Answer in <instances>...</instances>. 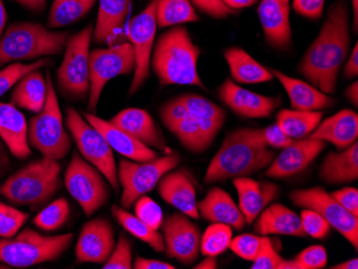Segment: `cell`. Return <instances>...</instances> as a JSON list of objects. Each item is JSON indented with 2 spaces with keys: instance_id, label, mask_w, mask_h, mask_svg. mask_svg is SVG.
Returning a JSON list of instances; mask_svg holds the SVG:
<instances>
[{
  "instance_id": "cell-1",
  "label": "cell",
  "mask_w": 358,
  "mask_h": 269,
  "mask_svg": "<svg viewBox=\"0 0 358 269\" xmlns=\"http://www.w3.org/2000/svg\"><path fill=\"white\" fill-rule=\"evenodd\" d=\"M350 15L345 0H338L327 10L319 35L299 65V72L321 92H335L338 75L350 51Z\"/></svg>"
},
{
  "instance_id": "cell-56",
  "label": "cell",
  "mask_w": 358,
  "mask_h": 269,
  "mask_svg": "<svg viewBox=\"0 0 358 269\" xmlns=\"http://www.w3.org/2000/svg\"><path fill=\"white\" fill-rule=\"evenodd\" d=\"M10 168V158L8 154L7 146L3 145V142H0V180L3 178L7 170Z\"/></svg>"
},
{
  "instance_id": "cell-40",
  "label": "cell",
  "mask_w": 358,
  "mask_h": 269,
  "mask_svg": "<svg viewBox=\"0 0 358 269\" xmlns=\"http://www.w3.org/2000/svg\"><path fill=\"white\" fill-rule=\"evenodd\" d=\"M52 61L53 60L50 58H42V59L29 62V64L14 62L6 67L5 69L0 70V98L3 97V94L9 92L12 87H14L16 83L26 74L48 67L53 64Z\"/></svg>"
},
{
  "instance_id": "cell-33",
  "label": "cell",
  "mask_w": 358,
  "mask_h": 269,
  "mask_svg": "<svg viewBox=\"0 0 358 269\" xmlns=\"http://www.w3.org/2000/svg\"><path fill=\"white\" fill-rule=\"evenodd\" d=\"M48 84L39 70L30 72L20 80L12 92V103L17 108L40 113L46 101Z\"/></svg>"
},
{
  "instance_id": "cell-20",
  "label": "cell",
  "mask_w": 358,
  "mask_h": 269,
  "mask_svg": "<svg viewBox=\"0 0 358 269\" xmlns=\"http://www.w3.org/2000/svg\"><path fill=\"white\" fill-rule=\"evenodd\" d=\"M289 0H261L257 14L267 43L275 50H287L292 44Z\"/></svg>"
},
{
  "instance_id": "cell-23",
  "label": "cell",
  "mask_w": 358,
  "mask_h": 269,
  "mask_svg": "<svg viewBox=\"0 0 358 269\" xmlns=\"http://www.w3.org/2000/svg\"><path fill=\"white\" fill-rule=\"evenodd\" d=\"M83 117L96 130H99L108 140L112 150H116L122 156L138 162L150 161L156 159L158 156L152 148L141 143L130 134L110 124L108 120L102 119L94 114L86 113V112L83 113Z\"/></svg>"
},
{
  "instance_id": "cell-60",
  "label": "cell",
  "mask_w": 358,
  "mask_h": 269,
  "mask_svg": "<svg viewBox=\"0 0 358 269\" xmlns=\"http://www.w3.org/2000/svg\"><path fill=\"white\" fill-rule=\"evenodd\" d=\"M7 10H6L3 0H0V37L3 36V31H5L6 25H7Z\"/></svg>"
},
{
  "instance_id": "cell-30",
  "label": "cell",
  "mask_w": 358,
  "mask_h": 269,
  "mask_svg": "<svg viewBox=\"0 0 358 269\" xmlns=\"http://www.w3.org/2000/svg\"><path fill=\"white\" fill-rule=\"evenodd\" d=\"M320 177L331 184H345L357 180V142L341 152H329L322 162Z\"/></svg>"
},
{
  "instance_id": "cell-21",
  "label": "cell",
  "mask_w": 358,
  "mask_h": 269,
  "mask_svg": "<svg viewBox=\"0 0 358 269\" xmlns=\"http://www.w3.org/2000/svg\"><path fill=\"white\" fill-rule=\"evenodd\" d=\"M233 184L238 194L239 210L249 224L255 222L279 194V187L273 182H257L249 177L234 178Z\"/></svg>"
},
{
  "instance_id": "cell-44",
  "label": "cell",
  "mask_w": 358,
  "mask_h": 269,
  "mask_svg": "<svg viewBox=\"0 0 358 269\" xmlns=\"http://www.w3.org/2000/svg\"><path fill=\"white\" fill-rule=\"evenodd\" d=\"M136 216L144 221L145 224L152 226V228L158 230L164 222V212L161 210L160 206L148 196H141L136 200Z\"/></svg>"
},
{
  "instance_id": "cell-57",
  "label": "cell",
  "mask_w": 358,
  "mask_h": 269,
  "mask_svg": "<svg viewBox=\"0 0 358 269\" xmlns=\"http://www.w3.org/2000/svg\"><path fill=\"white\" fill-rule=\"evenodd\" d=\"M259 0H222V3L227 8L237 11V10L245 9V8L252 7Z\"/></svg>"
},
{
  "instance_id": "cell-16",
  "label": "cell",
  "mask_w": 358,
  "mask_h": 269,
  "mask_svg": "<svg viewBox=\"0 0 358 269\" xmlns=\"http://www.w3.org/2000/svg\"><path fill=\"white\" fill-rule=\"evenodd\" d=\"M166 256L184 265H191L199 258L201 248L200 228L182 212H175L162 222Z\"/></svg>"
},
{
  "instance_id": "cell-28",
  "label": "cell",
  "mask_w": 358,
  "mask_h": 269,
  "mask_svg": "<svg viewBox=\"0 0 358 269\" xmlns=\"http://www.w3.org/2000/svg\"><path fill=\"white\" fill-rule=\"evenodd\" d=\"M289 96L292 110H321L331 108L336 100L307 82L291 78L279 70L269 69Z\"/></svg>"
},
{
  "instance_id": "cell-38",
  "label": "cell",
  "mask_w": 358,
  "mask_h": 269,
  "mask_svg": "<svg viewBox=\"0 0 358 269\" xmlns=\"http://www.w3.org/2000/svg\"><path fill=\"white\" fill-rule=\"evenodd\" d=\"M232 228L222 224H213L201 238L200 251L204 256H218L230 248Z\"/></svg>"
},
{
  "instance_id": "cell-47",
  "label": "cell",
  "mask_w": 358,
  "mask_h": 269,
  "mask_svg": "<svg viewBox=\"0 0 358 269\" xmlns=\"http://www.w3.org/2000/svg\"><path fill=\"white\" fill-rule=\"evenodd\" d=\"M301 226L306 235L322 240L329 235L331 226L321 215L313 210H303L301 214Z\"/></svg>"
},
{
  "instance_id": "cell-13",
  "label": "cell",
  "mask_w": 358,
  "mask_h": 269,
  "mask_svg": "<svg viewBox=\"0 0 358 269\" xmlns=\"http://www.w3.org/2000/svg\"><path fill=\"white\" fill-rule=\"evenodd\" d=\"M136 69L131 43H122L108 49H96L90 54V90L88 110L96 113L102 90L116 76L128 75Z\"/></svg>"
},
{
  "instance_id": "cell-25",
  "label": "cell",
  "mask_w": 358,
  "mask_h": 269,
  "mask_svg": "<svg viewBox=\"0 0 358 269\" xmlns=\"http://www.w3.org/2000/svg\"><path fill=\"white\" fill-rule=\"evenodd\" d=\"M110 122L150 148L166 150L164 138L148 110L127 108L114 116Z\"/></svg>"
},
{
  "instance_id": "cell-41",
  "label": "cell",
  "mask_w": 358,
  "mask_h": 269,
  "mask_svg": "<svg viewBox=\"0 0 358 269\" xmlns=\"http://www.w3.org/2000/svg\"><path fill=\"white\" fill-rule=\"evenodd\" d=\"M178 99L193 115L205 119L225 122V112L223 108L200 94H187L178 97Z\"/></svg>"
},
{
  "instance_id": "cell-50",
  "label": "cell",
  "mask_w": 358,
  "mask_h": 269,
  "mask_svg": "<svg viewBox=\"0 0 358 269\" xmlns=\"http://www.w3.org/2000/svg\"><path fill=\"white\" fill-rule=\"evenodd\" d=\"M192 6L198 8L201 12L207 14L213 19H227L231 14H234V10L227 8L222 0H190Z\"/></svg>"
},
{
  "instance_id": "cell-51",
  "label": "cell",
  "mask_w": 358,
  "mask_h": 269,
  "mask_svg": "<svg viewBox=\"0 0 358 269\" xmlns=\"http://www.w3.org/2000/svg\"><path fill=\"white\" fill-rule=\"evenodd\" d=\"M325 0H293L292 7L301 17L319 20L323 15Z\"/></svg>"
},
{
  "instance_id": "cell-34",
  "label": "cell",
  "mask_w": 358,
  "mask_h": 269,
  "mask_svg": "<svg viewBox=\"0 0 358 269\" xmlns=\"http://www.w3.org/2000/svg\"><path fill=\"white\" fill-rule=\"evenodd\" d=\"M322 118L321 110H281L275 116V124L292 140H303L315 131Z\"/></svg>"
},
{
  "instance_id": "cell-3",
  "label": "cell",
  "mask_w": 358,
  "mask_h": 269,
  "mask_svg": "<svg viewBox=\"0 0 358 269\" xmlns=\"http://www.w3.org/2000/svg\"><path fill=\"white\" fill-rule=\"evenodd\" d=\"M275 154L266 146L249 138L247 128L227 134L216 156L211 159L205 182H222L230 178L248 177L269 166Z\"/></svg>"
},
{
  "instance_id": "cell-5",
  "label": "cell",
  "mask_w": 358,
  "mask_h": 269,
  "mask_svg": "<svg viewBox=\"0 0 358 269\" xmlns=\"http://www.w3.org/2000/svg\"><path fill=\"white\" fill-rule=\"evenodd\" d=\"M68 33H54L38 23H15L0 37V67L13 61L59 55L64 51Z\"/></svg>"
},
{
  "instance_id": "cell-43",
  "label": "cell",
  "mask_w": 358,
  "mask_h": 269,
  "mask_svg": "<svg viewBox=\"0 0 358 269\" xmlns=\"http://www.w3.org/2000/svg\"><path fill=\"white\" fill-rule=\"evenodd\" d=\"M263 236L253 234H241L232 238L230 248L239 258L253 262L262 246Z\"/></svg>"
},
{
  "instance_id": "cell-59",
  "label": "cell",
  "mask_w": 358,
  "mask_h": 269,
  "mask_svg": "<svg viewBox=\"0 0 358 269\" xmlns=\"http://www.w3.org/2000/svg\"><path fill=\"white\" fill-rule=\"evenodd\" d=\"M195 269H216V256H206L200 264L194 267Z\"/></svg>"
},
{
  "instance_id": "cell-27",
  "label": "cell",
  "mask_w": 358,
  "mask_h": 269,
  "mask_svg": "<svg viewBox=\"0 0 358 269\" xmlns=\"http://www.w3.org/2000/svg\"><path fill=\"white\" fill-rule=\"evenodd\" d=\"M308 138L329 142L338 150H347L357 142V113L352 110H340L331 117L320 122L315 131Z\"/></svg>"
},
{
  "instance_id": "cell-42",
  "label": "cell",
  "mask_w": 358,
  "mask_h": 269,
  "mask_svg": "<svg viewBox=\"0 0 358 269\" xmlns=\"http://www.w3.org/2000/svg\"><path fill=\"white\" fill-rule=\"evenodd\" d=\"M29 215L0 202V237L11 238L26 224Z\"/></svg>"
},
{
  "instance_id": "cell-37",
  "label": "cell",
  "mask_w": 358,
  "mask_h": 269,
  "mask_svg": "<svg viewBox=\"0 0 358 269\" xmlns=\"http://www.w3.org/2000/svg\"><path fill=\"white\" fill-rule=\"evenodd\" d=\"M96 0H54L48 14V27L59 28L83 19Z\"/></svg>"
},
{
  "instance_id": "cell-8",
  "label": "cell",
  "mask_w": 358,
  "mask_h": 269,
  "mask_svg": "<svg viewBox=\"0 0 358 269\" xmlns=\"http://www.w3.org/2000/svg\"><path fill=\"white\" fill-rule=\"evenodd\" d=\"M66 126L83 159L102 173L114 191H120L115 158L112 147L101 132L92 126L73 108H67Z\"/></svg>"
},
{
  "instance_id": "cell-45",
  "label": "cell",
  "mask_w": 358,
  "mask_h": 269,
  "mask_svg": "<svg viewBox=\"0 0 358 269\" xmlns=\"http://www.w3.org/2000/svg\"><path fill=\"white\" fill-rule=\"evenodd\" d=\"M294 263L296 269H321L327 266V249L320 245L308 247L295 256Z\"/></svg>"
},
{
  "instance_id": "cell-31",
  "label": "cell",
  "mask_w": 358,
  "mask_h": 269,
  "mask_svg": "<svg viewBox=\"0 0 358 269\" xmlns=\"http://www.w3.org/2000/svg\"><path fill=\"white\" fill-rule=\"evenodd\" d=\"M131 0H99V12L92 39L96 44L106 43L124 26Z\"/></svg>"
},
{
  "instance_id": "cell-36",
  "label": "cell",
  "mask_w": 358,
  "mask_h": 269,
  "mask_svg": "<svg viewBox=\"0 0 358 269\" xmlns=\"http://www.w3.org/2000/svg\"><path fill=\"white\" fill-rule=\"evenodd\" d=\"M156 19L161 28L199 21L190 0H157Z\"/></svg>"
},
{
  "instance_id": "cell-54",
  "label": "cell",
  "mask_w": 358,
  "mask_h": 269,
  "mask_svg": "<svg viewBox=\"0 0 358 269\" xmlns=\"http://www.w3.org/2000/svg\"><path fill=\"white\" fill-rule=\"evenodd\" d=\"M358 74V43L354 45L353 51L350 54L349 59L345 62L343 68V76L347 80L355 78Z\"/></svg>"
},
{
  "instance_id": "cell-14",
  "label": "cell",
  "mask_w": 358,
  "mask_h": 269,
  "mask_svg": "<svg viewBox=\"0 0 358 269\" xmlns=\"http://www.w3.org/2000/svg\"><path fill=\"white\" fill-rule=\"evenodd\" d=\"M289 198L296 206L321 215L345 240L358 249V217L354 216L324 190L322 187L295 190Z\"/></svg>"
},
{
  "instance_id": "cell-35",
  "label": "cell",
  "mask_w": 358,
  "mask_h": 269,
  "mask_svg": "<svg viewBox=\"0 0 358 269\" xmlns=\"http://www.w3.org/2000/svg\"><path fill=\"white\" fill-rule=\"evenodd\" d=\"M110 212H112L113 217L127 232L152 247L156 252H164L166 250L164 236L158 232V230L152 228V226L145 224L144 221L127 212L126 210L117 205H113Z\"/></svg>"
},
{
  "instance_id": "cell-48",
  "label": "cell",
  "mask_w": 358,
  "mask_h": 269,
  "mask_svg": "<svg viewBox=\"0 0 358 269\" xmlns=\"http://www.w3.org/2000/svg\"><path fill=\"white\" fill-rule=\"evenodd\" d=\"M283 259L273 248L271 238L263 236L262 246L255 260L253 261L252 269H278Z\"/></svg>"
},
{
  "instance_id": "cell-17",
  "label": "cell",
  "mask_w": 358,
  "mask_h": 269,
  "mask_svg": "<svg viewBox=\"0 0 358 269\" xmlns=\"http://www.w3.org/2000/svg\"><path fill=\"white\" fill-rule=\"evenodd\" d=\"M115 230L110 221L96 218L84 224L76 246V262L104 264L115 248Z\"/></svg>"
},
{
  "instance_id": "cell-32",
  "label": "cell",
  "mask_w": 358,
  "mask_h": 269,
  "mask_svg": "<svg viewBox=\"0 0 358 269\" xmlns=\"http://www.w3.org/2000/svg\"><path fill=\"white\" fill-rule=\"evenodd\" d=\"M233 81L238 84H257L271 81V70L263 67L252 56L241 48H230L224 52Z\"/></svg>"
},
{
  "instance_id": "cell-24",
  "label": "cell",
  "mask_w": 358,
  "mask_h": 269,
  "mask_svg": "<svg viewBox=\"0 0 358 269\" xmlns=\"http://www.w3.org/2000/svg\"><path fill=\"white\" fill-rule=\"evenodd\" d=\"M0 138L17 159H26L31 154L27 122L13 103L0 102Z\"/></svg>"
},
{
  "instance_id": "cell-49",
  "label": "cell",
  "mask_w": 358,
  "mask_h": 269,
  "mask_svg": "<svg viewBox=\"0 0 358 269\" xmlns=\"http://www.w3.org/2000/svg\"><path fill=\"white\" fill-rule=\"evenodd\" d=\"M259 133L261 140L267 147L280 150V148L287 147L293 142V140L287 134H285L277 124H271L263 129H259Z\"/></svg>"
},
{
  "instance_id": "cell-22",
  "label": "cell",
  "mask_w": 358,
  "mask_h": 269,
  "mask_svg": "<svg viewBox=\"0 0 358 269\" xmlns=\"http://www.w3.org/2000/svg\"><path fill=\"white\" fill-rule=\"evenodd\" d=\"M158 192L168 204L189 218H200L194 186L184 170H172L166 173L158 182Z\"/></svg>"
},
{
  "instance_id": "cell-11",
  "label": "cell",
  "mask_w": 358,
  "mask_h": 269,
  "mask_svg": "<svg viewBox=\"0 0 358 269\" xmlns=\"http://www.w3.org/2000/svg\"><path fill=\"white\" fill-rule=\"evenodd\" d=\"M94 27L88 25L68 38L64 56L57 70V83L64 94L73 99L90 96V48Z\"/></svg>"
},
{
  "instance_id": "cell-19",
  "label": "cell",
  "mask_w": 358,
  "mask_h": 269,
  "mask_svg": "<svg viewBox=\"0 0 358 269\" xmlns=\"http://www.w3.org/2000/svg\"><path fill=\"white\" fill-rule=\"evenodd\" d=\"M219 97L236 115L246 118L269 117L280 106V98L266 97L241 87L227 78L219 87Z\"/></svg>"
},
{
  "instance_id": "cell-12",
  "label": "cell",
  "mask_w": 358,
  "mask_h": 269,
  "mask_svg": "<svg viewBox=\"0 0 358 269\" xmlns=\"http://www.w3.org/2000/svg\"><path fill=\"white\" fill-rule=\"evenodd\" d=\"M64 182L86 216H92L103 208L110 198V189L102 173L76 152L64 172Z\"/></svg>"
},
{
  "instance_id": "cell-7",
  "label": "cell",
  "mask_w": 358,
  "mask_h": 269,
  "mask_svg": "<svg viewBox=\"0 0 358 269\" xmlns=\"http://www.w3.org/2000/svg\"><path fill=\"white\" fill-rule=\"evenodd\" d=\"M46 84L45 104L41 112L30 120L28 140L29 145L36 148L44 158L59 161L71 150L72 138L64 129L57 94L48 71L46 72Z\"/></svg>"
},
{
  "instance_id": "cell-39",
  "label": "cell",
  "mask_w": 358,
  "mask_h": 269,
  "mask_svg": "<svg viewBox=\"0 0 358 269\" xmlns=\"http://www.w3.org/2000/svg\"><path fill=\"white\" fill-rule=\"evenodd\" d=\"M69 216V202L66 198H60L44 208L34 219V224L45 232H52L62 228Z\"/></svg>"
},
{
  "instance_id": "cell-52",
  "label": "cell",
  "mask_w": 358,
  "mask_h": 269,
  "mask_svg": "<svg viewBox=\"0 0 358 269\" xmlns=\"http://www.w3.org/2000/svg\"><path fill=\"white\" fill-rule=\"evenodd\" d=\"M331 196L339 203L345 210L358 217V191L356 188H343L331 192Z\"/></svg>"
},
{
  "instance_id": "cell-2",
  "label": "cell",
  "mask_w": 358,
  "mask_h": 269,
  "mask_svg": "<svg viewBox=\"0 0 358 269\" xmlns=\"http://www.w3.org/2000/svg\"><path fill=\"white\" fill-rule=\"evenodd\" d=\"M201 50L184 26H174L162 34L152 50L150 66L161 87L194 85L206 89L198 72Z\"/></svg>"
},
{
  "instance_id": "cell-53",
  "label": "cell",
  "mask_w": 358,
  "mask_h": 269,
  "mask_svg": "<svg viewBox=\"0 0 358 269\" xmlns=\"http://www.w3.org/2000/svg\"><path fill=\"white\" fill-rule=\"evenodd\" d=\"M134 268L136 269H175L174 265L169 264L164 261L152 260L138 256L134 261Z\"/></svg>"
},
{
  "instance_id": "cell-6",
  "label": "cell",
  "mask_w": 358,
  "mask_h": 269,
  "mask_svg": "<svg viewBox=\"0 0 358 269\" xmlns=\"http://www.w3.org/2000/svg\"><path fill=\"white\" fill-rule=\"evenodd\" d=\"M73 238L72 233L45 236L27 228L11 238L0 240V262L16 268L53 262L67 251Z\"/></svg>"
},
{
  "instance_id": "cell-10",
  "label": "cell",
  "mask_w": 358,
  "mask_h": 269,
  "mask_svg": "<svg viewBox=\"0 0 358 269\" xmlns=\"http://www.w3.org/2000/svg\"><path fill=\"white\" fill-rule=\"evenodd\" d=\"M161 119L186 150L203 152L213 143L224 122L193 115L178 98L161 108Z\"/></svg>"
},
{
  "instance_id": "cell-4",
  "label": "cell",
  "mask_w": 358,
  "mask_h": 269,
  "mask_svg": "<svg viewBox=\"0 0 358 269\" xmlns=\"http://www.w3.org/2000/svg\"><path fill=\"white\" fill-rule=\"evenodd\" d=\"M62 166L42 157L14 173L0 187V196L12 204L39 210L62 188Z\"/></svg>"
},
{
  "instance_id": "cell-15",
  "label": "cell",
  "mask_w": 358,
  "mask_h": 269,
  "mask_svg": "<svg viewBox=\"0 0 358 269\" xmlns=\"http://www.w3.org/2000/svg\"><path fill=\"white\" fill-rule=\"evenodd\" d=\"M156 5L157 0H152L148 7L132 17L129 24V41L134 48L136 57V69L134 80L129 89V96H134L150 78V59L158 28Z\"/></svg>"
},
{
  "instance_id": "cell-26",
  "label": "cell",
  "mask_w": 358,
  "mask_h": 269,
  "mask_svg": "<svg viewBox=\"0 0 358 269\" xmlns=\"http://www.w3.org/2000/svg\"><path fill=\"white\" fill-rule=\"evenodd\" d=\"M200 216L211 224H222L236 231L246 226V219L230 194L220 188L210 189V191L198 203Z\"/></svg>"
},
{
  "instance_id": "cell-46",
  "label": "cell",
  "mask_w": 358,
  "mask_h": 269,
  "mask_svg": "<svg viewBox=\"0 0 358 269\" xmlns=\"http://www.w3.org/2000/svg\"><path fill=\"white\" fill-rule=\"evenodd\" d=\"M103 269H131L134 268L132 263V247L128 238L124 235H120V240L113 250L108 260L103 264Z\"/></svg>"
},
{
  "instance_id": "cell-55",
  "label": "cell",
  "mask_w": 358,
  "mask_h": 269,
  "mask_svg": "<svg viewBox=\"0 0 358 269\" xmlns=\"http://www.w3.org/2000/svg\"><path fill=\"white\" fill-rule=\"evenodd\" d=\"M14 1L29 11L40 13L45 9L48 0H14Z\"/></svg>"
},
{
  "instance_id": "cell-58",
  "label": "cell",
  "mask_w": 358,
  "mask_h": 269,
  "mask_svg": "<svg viewBox=\"0 0 358 269\" xmlns=\"http://www.w3.org/2000/svg\"><path fill=\"white\" fill-rule=\"evenodd\" d=\"M345 96H347L348 100L353 104L355 108H357L358 106V83L357 82H354L352 85H350L349 87L345 90Z\"/></svg>"
},
{
  "instance_id": "cell-61",
  "label": "cell",
  "mask_w": 358,
  "mask_h": 269,
  "mask_svg": "<svg viewBox=\"0 0 358 269\" xmlns=\"http://www.w3.org/2000/svg\"><path fill=\"white\" fill-rule=\"evenodd\" d=\"M333 269H357L358 268V260L356 258L351 259V260L347 261V262L340 263V264L335 265V266L331 267Z\"/></svg>"
},
{
  "instance_id": "cell-9",
  "label": "cell",
  "mask_w": 358,
  "mask_h": 269,
  "mask_svg": "<svg viewBox=\"0 0 358 269\" xmlns=\"http://www.w3.org/2000/svg\"><path fill=\"white\" fill-rule=\"evenodd\" d=\"M179 162L180 157L177 152H170L150 161L120 160L117 170L118 182L122 188L120 206L124 210L132 208L136 200L152 191L161 178L174 170Z\"/></svg>"
},
{
  "instance_id": "cell-62",
  "label": "cell",
  "mask_w": 358,
  "mask_h": 269,
  "mask_svg": "<svg viewBox=\"0 0 358 269\" xmlns=\"http://www.w3.org/2000/svg\"><path fill=\"white\" fill-rule=\"evenodd\" d=\"M352 8H353V28L355 33L358 29V0H352Z\"/></svg>"
},
{
  "instance_id": "cell-18",
  "label": "cell",
  "mask_w": 358,
  "mask_h": 269,
  "mask_svg": "<svg viewBox=\"0 0 358 269\" xmlns=\"http://www.w3.org/2000/svg\"><path fill=\"white\" fill-rule=\"evenodd\" d=\"M325 147V142L317 138L293 140L282 148L277 158L269 164L265 176L269 178H287L297 175L310 166Z\"/></svg>"
},
{
  "instance_id": "cell-29",
  "label": "cell",
  "mask_w": 358,
  "mask_h": 269,
  "mask_svg": "<svg viewBox=\"0 0 358 269\" xmlns=\"http://www.w3.org/2000/svg\"><path fill=\"white\" fill-rule=\"evenodd\" d=\"M253 230L259 236L287 235L305 237L301 217L282 204H271L257 217Z\"/></svg>"
}]
</instances>
